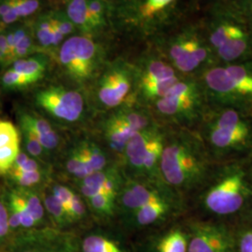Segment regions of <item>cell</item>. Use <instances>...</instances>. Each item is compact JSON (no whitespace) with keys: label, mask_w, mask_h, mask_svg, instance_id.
<instances>
[{"label":"cell","mask_w":252,"mask_h":252,"mask_svg":"<svg viewBox=\"0 0 252 252\" xmlns=\"http://www.w3.org/2000/svg\"><path fill=\"white\" fill-rule=\"evenodd\" d=\"M4 252H81L79 238L53 228H36L13 234Z\"/></svg>","instance_id":"11"},{"label":"cell","mask_w":252,"mask_h":252,"mask_svg":"<svg viewBox=\"0 0 252 252\" xmlns=\"http://www.w3.org/2000/svg\"><path fill=\"white\" fill-rule=\"evenodd\" d=\"M6 28L0 29V66H9V48L6 37Z\"/></svg>","instance_id":"43"},{"label":"cell","mask_w":252,"mask_h":252,"mask_svg":"<svg viewBox=\"0 0 252 252\" xmlns=\"http://www.w3.org/2000/svg\"><path fill=\"white\" fill-rule=\"evenodd\" d=\"M217 163L198 131L181 128L170 136L165 135L159 164L160 178L163 183L183 196L198 191Z\"/></svg>","instance_id":"1"},{"label":"cell","mask_w":252,"mask_h":252,"mask_svg":"<svg viewBox=\"0 0 252 252\" xmlns=\"http://www.w3.org/2000/svg\"><path fill=\"white\" fill-rule=\"evenodd\" d=\"M81 193L88 199L92 198L94 196H96V195H99V194L108 195L106 189H104L103 187H101V186H87V185H82L81 184Z\"/></svg>","instance_id":"46"},{"label":"cell","mask_w":252,"mask_h":252,"mask_svg":"<svg viewBox=\"0 0 252 252\" xmlns=\"http://www.w3.org/2000/svg\"><path fill=\"white\" fill-rule=\"evenodd\" d=\"M38 51L39 50L36 46V40H35V37L33 35L32 27H31V29L28 31L27 35L24 36V38L19 42L18 45L15 47L14 52L12 54L10 64L17 60L26 58V57L33 55L36 53H39Z\"/></svg>","instance_id":"29"},{"label":"cell","mask_w":252,"mask_h":252,"mask_svg":"<svg viewBox=\"0 0 252 252\" xmlns=\"http://www.w3.org/2000/svg\"><path fill=\"white\" fill-rule=\"evenodd\" d=\"M87 9L94 35L108 27L110 7L108 0H87Z\"/></svg>","instance_id":"24"},{"label":"cell","mask_w":252,"mask_h":252,"mask_svg":"<svg viewBox=\"0 0 252 252\" xmlns=\"http://www.w3.org/2000/svg\"><path fill=\"white\" fill-rule=\"evenodd\" d=\"M9 178L20 188H29L41 182L43 179L42 170L25 172V173H9Z\"/></svg>","instance_id":"32"},{"label":"cell","mask_w":252,"mask_h":252,"mask_svg":"<svg viewBox=\"0 0 252 252\" xmlns=\"http://www.w3.org/2000/svg\"><path fill=\"white\" fill-rule=\"evenodd\" d=\"M2 252H3V251H2Z\"/></svg>","instance_id":"51"},{"label":"cell","mask_w":252,"mask_h":252,"mask_svg":"<svg viewBox=\"0 0 252 252\" xmlns=\"http://www.w3.org/2000/svg\"><path fill=\"white\" fill-rule=\"evenodd\" d=\"M21 128H22V131H23L24 137H25V141H26V146H27L28 153L30 155H32L33 157L42 156V154L44 153V151H43L44 149L40 145L36 136L27 128H25V127H21Z\"/></svg>","instance_id":"40"},{"label":"cell","mask_w":252,"mask_h":252,"mask_svg":"<svg viewBox=\"0 0 252 252\" xmlns=\"http://www.w3.org/2000/svg\"><path fill=\"white\" fill-rule=\"evenodd\" d=\"M36 107L57 121L74 124L85 114L86 101L81 92L60 84L39 88L34 95Z\"/></svg>","instance_id":"10"},{"label":"cell","mask_w":252,"mask_h":252,"mask_svg":"<svg viewBox=\"0 0 252 252\" xmlns=\"http://www.w3.org/2000/svg\"><path fill=\"white\" fill-rule=\"evenodd\" d=\"M83 146L94 172L104 170L107 164V159L99 147L94 143H84Z\"/></svg>","instance_id":"34"},{"label":"cell","mask_w":252,"mask_h":252,"mask_svg":"<svg viewBox=\"0 0 252 252\" xmlns=\"http://www.w3.org/2000/svg\"><path fill=\"white\" fill-rule=\"evenodd\" d=\"M31 27L38 50L53 49V24L50 12L39 14Z\"/></svg>","instance_id":"23"},{"label":"cell","mask_w":252,"mask_h":252,"mask_svg":"<svg viewBox=\"0 0 252 252\" xmlns=\"http://www.w3.org/2000/svg\"><path fill=\"white\" fill-rule=\"evenodd\" d=\"M237 252H252V225L240 222L235 226Z\"/></svg>","instance_id":"30"},{"label":"cell","mask_w":252,"mask_h":252,"mask_svg":"<svg viewBox=\"0 0 252 252\" xmlns=\"http://www.w3.org/2000/svg\"><path fill=\"white\" fill-rule=\"evenodd\" d=\"M91 207L101 216H110L114 210V202L115 199L105 195L99 194L89 198Z\"/></svg>","instance_id":"37"},{"label":"cell","mask_w":252,"mask_h":252,"mask_svg":"<svg viewBox=\"0 0 252 252\" xmlns=\"http://www.w3.org/2000/svg\"><path fill=\"white\" fill-rule=\"evenodd\" d=\"M202 25L218 63L227 64L252 59V27L232 0L212 2Z\"/></svg>","instance_id":"4"},{"label":"cell","mask_w":252,"mask_h":252,"mask_svg":"<svg viewBox=\"0 0 252 252\" xmlns=\"http://www.w3.org/2000/svg\"><path fill=\"white\" fill-rule=\"evenodd\" d=\"M41 170V166L39 162H36L35 159L28 158L26 162L20 166L12 167L9 173H25V172L36 171Z\"/></svg>","instance_id":"45"},{"label":"cell","mask_w":252,"mask_h":252,"mask_svg":"<svg viewBox=\"0 0 252 252\" xmlns=\"http://www.w3.org/2000/svg\"><path fill=\"white\" fill-rule=\"evenodd\" d=\"M160 131L157 126L143 131H139L133 135L126 143L125 153L129 166L137 173L143 171V161L147 148L153 137Z\"/></svg>","instance_id":"18"},{"label":"cell","mask_w":252,"mask_h":252,"mask_svg":"<svg viewBox=\"0 0 252 252\" xmlns=\"http://www.w3.org/2000/svg\"><path fill=\"white\" fill-rule=\"evenodd\" d=\"M51 20L55 27H57L60 32L63 34L64 38L74 36L77 32V29L73 25L72 22L67 17L64 10H54L50 11Z\"/></svg>","instance_id":"31"},{"label":"cell","mask_w":252,"mask_h":252,"mask_svg":"<svg viewBox=\"0 0 252 252\" xmlns=\"http://www.w3.org/2000/svg\"><path fill=\"white\" fill-rule=\"evenodd\" d=\"M13 4L20 20L33 16L41 8L40 0H13Z\"/></svg>","instance_id":"38"},{"label":"cell","mask_w":252,"mask_h":252,"mask_svg":"<svg viewBox=\"0 0 252 252\" xmlns=\"http://www.w3.org/2000/svg\"><path fill=\"white\" fill-rule=\"evenodd\" d=\"M135 83L133 65L125 61L111 63L96 82V99L103 108H119L130 98L135 89Z\"/></svg>","instance_id":"12"},{"label":"cell","mask_w":252,"mask_h":252,"mask_svg":"<svg viewBox=\"0 0 252 252\" xmlns=\"http://www.w3.org/2000/svg\"><path fill=\"white\" fill-rule=\"evenodd\" d=\"M157 40L158 52L183 77L198 76L207 67L219 63L202 24L174 28Z\"/></svg>","instance_id":"6"},{"label":"cell","mask_w":252,"mask_h":252,"mask_svg":"<svg viewBox=\"0 0 252 252\" xmlns=\"http://www.w3.org/2000/svg\"><path fill=\"white\" fill-rule=\"evenodd\" d=\"M35 83L36 82L34 80L28 78L24 74L15 71L10 67H9L1 77L2 86L8 90L25 89Z\"/></svg>","instance_id":"28"},{"label":"cell","mask_w":252,"mask_h":252,"mask_svg":"<svg viewBox=\"0 0 252 252\" xmlns=\"http://www.w3.org/2000/svg\"><path fill=\"white\" fill-rule=\"evenodd\" d=\"M48 66L49 58L45 54H35L13 62L9 67L37 82L44 77Z\"/></svg>","instance_id":"21"},{"label":"cell","mask_w":252,"mask_h":252,"mask_svg":"<svg viewBox=\"0 0 252 252\" xmlns=\"http://www.w3.org/2000/svg\"><path fill=\"white\" fill-rule=\"evenodd\" d=\"M185 226L189 235L187 252H237L235 226L228 220L195 219Z\"/></svg>","instance_id":"9"},{"label":"cell","mask_w":252,"mask_h":252,"mask_svg":"<svg viewBox=\"0 0 252 252\" xmlns=\"http://www.w3.org/2000/svg\"><path fill=\"white\" fill-rule=\"evenodd\" d=\"M216 162L252 152V115L233 108H211L196 129Z\"/></svg>","instance_id":"5"},{"label":"cell","mask_w":252,"mask_h":252,"mask_svg":"<svg viewBox=\"0 0 252 252\" xmlns=\"http://www.w3.org/2000/svg\"><path fill=\"white\" fill-rule=\"evenodd\" d=\"M197 192L199 207L209 219L240 218L252 199L250 167L237 160L218 162Z\"/></svg>","instance_id":"2"},{"label":"cell","mask_w":252,"mask_h":252,"mask_svg":"<svg viewBox=\"0 0 252 252\" xmlns=\"http://www.w3.org/2000/svg\"><path fill=\"white\" fill-rule=\"evenodd\" d=\"M10 237L8 208L5 200L0 198V249L8 244Z\"/></svg>","instance_id":"39"},{"label":"cell","mask_w":252,"mask_h":252,"mask_svg":"<svg viewBox=\"0 0 252 252\" xmlns=\"http://www.w3.org/2000/svg\"><path fill=\"white\" fill-rule=\"evenodd\" d=\"M0 252H2V249H0Z\"/></svg>","instance_id":"50"},{"label":"cell","mask_w":252,"mask_h":252,"mask_svg":"<svg viewBox=\"0 0 252 252\" xmlns=\"http://www.w3.org/2000/svg\"><path fill=\"white\" fill-rule=\"evenodd\" d=\"M245 108L252 114V59L223 64Z\"/></svg>","instance_id":"16"},{"label":"cell","mask_w":252,"mask_h":252,"mask_svg":"<svg viewBox=\"0 0 252 252\" xmlns=\"http://www.w3.org/2000/svg\"><path fill=\"white\" fill-rule=\"evenodd\" d=\"M234 6L241 12L252 27V0H232Z\"/></svg>","instance_id":"44"},{"label":"cell","mask_w":252,"mask_h":252,"mask_svg":"<svg viewBox=\"0 0 252 252\" xmlns=\"http://www.w3.org/2000/svg\"><path fill=\"white\" fill-rule=\"evenodd\" d=\"M6 202L9 206L15 210V212L19 216L20 222H21V232L37 228L35 220H33V218L27 210L24 200L20 196L16 189L9 191L7 195Z\"/></svg>","instance_id":"25"},{"label":"cell","mask_w":252,"mask_h":252,"mask_svg":"<svg viewBox=\"0 0 252 252\" xmlns=\"http://www.w3.org/2000/svg\"><path fill=\"white\" fill-rule=\"evenodd\" d=\"M184 209L185 202L183 196L151 203L131 213L133 225L136 229L160 225L172 217L179 215Z\"/></svg>","instance_id":"13"},{"label":"cell","mask_w":252,"mask_h":252,"mask_svg":"<svg viewBox=\"0 0 252 252\" xmlns=\"http://www.w3.org/2000/svg\"><path fill=\"white\" fill-rule=\"evenodd\" d=\"M20 153L19 143L0 148V175L9 173Z\"/></svg>","instance_id":"33"},{"label":"cell","mask_w":252,"mask_h":252,"mask_svg":"<svg viewBox=\"0 0 252 252\" xmlns=\"http://www.w3.org/2000/svg\"><path fill=\"white\" fill-rule=\"evenodd\" d=\"M86 209L84 207V204L77 194H74V197L69 208V218L71 222L73 221H79L85 218Z\"/></svg>","instance_id":"42"},{"label":"cell","mask_w":252,"mask_h":252,"mask_svg":"<svg viewBox=\"0 0 252 252\" xmlns=\"http://www.w3.org/2000/svg\"><path fill=\"white\" fill-rule=\"evenodd\" d=\"M188 239L186 226H172L147 237L136 252H187Z\"/></svg>","instance_id":"14"},{"label":"cell","mask_w":252,"mask_h":252,"mask_svg":"<svg viewBox=\"0 0 252 252\" xmlns=\"http://www.w3.org/2000/svg\"><path fill=\"white\" fill-rule=\"evenodd\" d=\"M240 220H241V222L252 225V199L249 206L246 208V210L244 211L243 214L240 217Z\"/></svg>","instance_id":"47"},{"label":"cell","mask_w":252,"mask_h":252,"mask_svg":"<svg viewBox=\"0 0 252 252\" xmlns=\"http://www.w3.org/2000/svg\"><path fill=\"white\" fill-rule=\"evenodd\" d=\"M158 116L181 126L196 130L207 113V103L197 76H185L161 99L153 104Z\"/></svg>","instance_id":"7"},{"label":"cell","mask_w":252,"mask_h":252,"mask_svg":"<svg viewBox=\"0 0 252 252\" xmlns=\"http://www.w3.org/2000/svg\"><path fill=\"white\" fill-rule=\"evenodd\" d=\"M44 207L49 212V214L54 219V222L59 227L64 226L71 223V220L68 217L67 212L65 211L63 205L59 202L53 194V192H49L44 194Z\"/></svg>","instance_id":"27"},{"label":"cell","mask_w":252,"mask_h":252,"mask_svg":"<svg viewBox=\"0 0 252 252\" xmlns=\"http://www.w3.org/2000/svg\"><path fill=\"white\" fill-rule=\"evenodd\" d=\"M108 2H110V1H113V0H108Z\"/></svg>","instance_id":"49"},{"label":"cell","mask_w":252,"mask_h":252,"mask_svg":"<svg viewBox=\"0 0 252 252\" xmlns=\"http://www.w3.org/2000/svg\"><path fill=\"white\" fill-rule=\"evenodd\" d=\"M21 127L31 131L44 150H54L59 145V136L44 118L28 111L19 112Z\"/></svg>","instance_id":"17"},{"label":"cell","mask_w":252,"mask_h":252,"mask_svg":"<svg viewBox=\"0 0 252 252\" xmlns=\"http://www.w3.org/2000/svg\"><path fill=\"white\" fill-rule=\"evenodd\" d=\"M215 1H220V0H212V2H215Z\"/></svg>","instance_id":"48"},{"label":"cell","mask_w":252,"mask_h":252,"mask_svg":"<svg viewBox=\"0 0 252 252\" xmlns=\"http://www.w3.org/2000/svg\"><path fill=\"white\" fill-rule=\"evenodd\" d=\"M104 50L92 36L74 35L57 51V60L63 72L78 83H86L98 72Z\"/></svg>","instance_id":"8"},{"label":"cell","mask_w":252,"mask_h":252,"mask_svg":"<svg viewBox=\"0 0 252 252\" xmlns=\"http://www.w3.org/2000/svg\"><path fill=\"white\" fill-rule=\"evenodd\" d=\"M64 12L81 35L94 36V32L88 15L87 0H66Z\"/></svg>","instance_id":"22"},{"label":"cell","mask_w":252,"mask_h":252,"mask_svg":"<svg viewBox=\"0 0 252 252\" xmlns=\"http://www.w3.org/2000/svg\"><path fill=\"white\" fill-rule=\"evenodd\" d=\"M135 130L116 117L114 114L108 119L105 126V134L108 142L116 152H125L126 143L135 135Z\"/></svg>","instance_id":"20"},{"label":"cell","mask_w":252,"mask_h":252,"mask_svg":"<svg viewBox=\"0 0 252 252\" xmlns=\"http://www.w3.org/2000/svg\"><path fill=\"white\" fill-rule=\"evenodd\" d=\"M81 252H131L123 240L103 232H92L79 239Z\"/></svg>","instance_id":"19"},{"label":"cell","mask_w":252,"mask_h":252,"mask_svg":"<svg viewBox=\"0 0 252 252\" xmlns=\"http://www.w3.org/2000/svg\"><path fill=\"white\" fill-rule=\"evenodd\" d=\"M133 67L135 72V88L140 84L162 81L180 75L158 51L142 56Z\"/></svg>","instance_id":"15"},{"label":"cell","mask_w":252,"mask_h":252,"mask_svg":"<svg viewBox=\"0 0 252 252\" xmlns=\"http://www.w3.org/2000/svg\"><path fill=\"white\" fill-rule=\"evenodd\" d=\"M20 143L18 129L11 122L0 121V148Z\"/></svg>","instance_id":"35"},{"label":"cell","mask_w":252,"mask_h":252,"mask_svg":"<svg viewBox=\"0 0 252 252\" xmlns=\"http://www.w3.org/2000/svg\"><path fill=\"white\" fill-rule=\"evenodd\" d=\"M193 0H113L110 20L138 38H155L178 26Z\"/></svg>","instance_id":"3"},{"label":"cell","mask_w":252,"mask_h":252,"mask_svg":"<svg viewBox=\"0 0 252 252\" xmlns=\"http://www.w3.org/2000/svg\"><path fill=\"white\" fill-rule=\"evenodd\" d=\"M19 20L13 0H0V26L6 28L17 24Z\"/></svg>","instance_id":"36"},{"label":"cell","mask_w":252,"mask_h":252,"mask_svg":"<svg viewBox=\"0 0 252 252\" xmlns=\"http://www.w3.org/2000/svg\"><path fill=\"white\" fill-rule=\"evenodd\" d=\"M52 192L54 196L59 200V202L63 205V207H64L65 211L67 212L68 217H69V208H70V205H71L75 193L71 189H68L67 187L63 186V185H54Z\"/></svg>","instance_id":"41"},{"label":"cell","mask_w":252,"mask_h":252,"mask_svg":"<svg viewBox=\"0 0 252 252\" xmlns=\"http://www.w3.org/2000/svg\"><path fill=\"white\" fill-rule=\"evenodd\" d=\"M20 196L23 198L28 212L30 213L33 220H35L37 228L44 223L45 220V207L41 203V199L39 198L36 193L30 189L26 188H19L16 189Z\"/></svg>","instance_id":"26"}]
</instances>
